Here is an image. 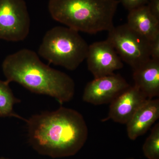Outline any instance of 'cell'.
Listing matches in <instances>:
<instances>
[{
    "instance_id": "8",
    "label": "cell",
    "mask_w": 159,
    "mask_h": 159,
    "mask_svg": "<svg viewBox=\"0 0 159 159\" xmlns=\"http://www.w3.org/2000/svg\"><path fill=\"white\" fill-rule=\"evenodd\" d=\"M86 59L89 71L94 78L114 74L123 67L122 59L107 40L89 46Z\"/></svg>"
},
{
    "instance_id": "15",
    "label": "cell",
    "mask_w": 159,
    "mask_h": 159,
    "mask_svg": "<svg viewBox=\"0 0 159 159\" xmlns=\"http://www.w3.org/2000/svg\"><path fill=\"white\" fill-rule=\"evenodd\" d=\"M149 0H119L122 6L129 11L142 6H146Z\"/></svg>"
},
{
    "instance_id": "12",
    "label": "cell",
    "mask_w": 159,
    "mask_h": 159,
    "mask_svg": "<svg viewBox=\"0 0 159 159\" xmlns=\"http://www.w3.org/2000/svg\"><path fill=\"white\" fill-rule=\"evenodd\" d=\"M126 24L149 41L159 35V20L151 14L147 5L129 11Z\"/></svg>"
},
{
    "instance_id": "17",
    "label": "cell",
    "mask_w": 159,
    "mask_h": 159,
    "mask_svg": "<svg viewBox=\"0 0 159 159\" xmlns=\"http://www.w3.org/2000/svg\"><path fill=\"white\" fill-rule=\"evenodd\" d=\"M147 6L151 14L159 20V0H149Z\"/></svg>"
},
{
    "instance_id": "14",
    "label": "cell",
    "mask_w": 159,
    "mask_h": 159,
    "mask_svg": "<svg viewBox=\"0 0 159 159\" xmlns=\"http://www.w3.org/2000/svg\"><path fill=\"white\" fill-rule=\"evenodd\" d=\"M144 155L148 159H159V123L152 129L143 145Z\"/></svg>"
},
{
    "instance_id": "16",
    "label": "cell",
    "mask_w": 159,
    "mask_h": 159,
    "mask_svg": "<svg viewBox=\"0 0 159 159\" xmlns=\"http://www.w3.org/2000/svg\"><path fill=\"white\" fill-rule=\"evenodd\" d=\"M150 53L152 59L159 60V35L150 41Z\"/></svg>"
},
{
    "instance_id": "4",
    "label": "cell",
    "mask_w": 159,
    "mask_h": 159,
    "mask_svg": "<svg viewBox=\"0 0 159 159\" xmlns=\"http://www.w3.org/2000/svg\"><path fill=\"white\" fill-rule=\"evenodd\" d=\"M89 46L78 31L57 26L46 32L38 53L50 63L73 71L86 59Z\"/></svg>"
},
{
    "instance_id": "9",
    "label": "cell",
    "mask_w": 159,
    "mask_h": 159,
    "mask_svg": "<svg viewBox=\"0 0 159 159\" xmlns=\"http://www.w3.org/2000/svg\"><path fill=\"white\" fill-rule=\"evenodd\" d=\"M147 99L136 87L130 86L111 102L108 116L102 121L111 119L117 123L126 124Z\"/></svg>"
},
{
    "instance_id": "3",
    "label": "cell",
    "mask_w": 159,
    "mask_h": 159,
    "mask_svg": "<svg viewBox=\"0 0 159 159\" xmlns=\"http://www.w3.org/2000/svg\"><path fill=\"white\" fill-rule=\"evenodd\" d=\"M118 0H49L48 10L55 20L75 31L94 34L110 31Z\"/></svg>"
},
{
    "instance_id": "5",
    "label": "cell",
    "mask_w": 159,
    "mask_h": 159,
    "mask_svg": "<svg viewBox=\"0 0 159 159\" xmlns=\"http://www.w3.org/2000/svg\"><path fill=\"white\" fill-rule=\"evenodd\" d=\"M107 40L121 58L133 70L151 59L150 41L134 31L127 24L108 31Z\"/></svg>"
},
{
    "instance_id": "6",
    "label": "cell",
    "mask_w": 159,
    "mask_h": 159,
    "mask_svg": "<svg viewBox=\"0 0 159 159\" xmlns=\"http://www.w3.org/2000/svg\"><path fill=\"white\" fill-rule=\"evenodd\" d=\"M30 19L24 0H0V40L19 42L29 35Z\"/></svg>"
},
{
    "instance_id": "18",
    "label": "cell",
    "mask_w": 159,
    "mask_h": 159,
    "mask_svg": "<svg viewBox=\"0 0 159 159\" xmlns=\"http://www.w3.org/2000/svg\"><path fill=\"white\" fill-rule=\"evenodd\" d=\"M0 159H9L5 158H0Z\"/></svg>"
},
{
    "instance_id": "7",
    "label": "cell",
    "mask_w": 159,
    "mask_h": 159,
    "mask_svg": "<svg viewBox=\"0 0 159 159\" xmlns=\"http://www.w3.org/2000/svg\"><path fill=\"white\" fill-rule=\"evenodd\" d=\"M130 86L119 74L94 78L86 85L83 100L95 105L111 103Z\"/></svg>"
},
{
    "instance_id": "2",
    "label": "cell",
    "mask_w": 159,
    "mask_h": 159,
    "mask_svg": "<svg viewBox=\"0 0 159 159\" xmlns=\"http://www.w3.org/2000/svg\"><path fill=\"white\" fill-rule=\"evenodd\" d=\"M2 69L9 84L17 83L32 93L53 97L61 104L74 97L75 85L73 79L46 65L31 50L21 49L8 55Z\"/></svg>"
},
{
    "instance_id": "11",
    "label": "cell",
    "mask_w": 159,
    "mask_h": 159,
    "mask_svg": "<svg viewBox=\"0 0 159 159\" xmlns=\"http://www.w3.org/2000/svg\"><path fill=\"white\" fill-rule=\"evenodd\" d=\"M135 87L148 99L159 96V60L149 59L133 70Z\"/></svg>"
},
{
    "instance_id": "10",
    "label": "cell",
    "mask_w": 159,
    "mask_h": 159,
    "mask_svg": "<svg viewBox=\"0 0 159 159\" xmlns=\"http://www.w3.org/2000/svg\"><path fill=\"white\" fill-rule=\"evenodd\" d=\"M159 118V99H147L126 124L129 138L135 140L144 134Z\"/></svg>"
},
{
    "instance_id": "13",
    "label": "cell",
    "mask_w": 159,
    "mask_h": 159,
    "mask_svg": "<svg viewBox=\"0 0 159 159\" xmlns=\"http://www.w3.org/2000/svg\"><path fill=\"white\" fill-rule=\"evenodd\" d=\"M20 102V100L15 97L9 83L0 80V118L14 117L26 122L27 119L16 113L13 110L15 104Z\"/></svg>"
},
{
    "instance_id": "1",
    "label": "cell",
    "mask_w": 159,
    "mask_h": 159,
    "mask_svg": "<svg viewBox=\"0 0 159 159\" xmlns=\"http://www.w3.org/2000/svg\"><path fill=\"white\" fill-rule=\"evenodd\" d=\"M31 145L39 153L52 157L74 155L85 144L88 129L80 113L60 107L33 115L27 120Z\"/></svg>"
},
{
    "instance_id": "19",
    "label": "cell",
    "mask_w": 159,
    "mask_h": 159,
    "mask_svg": "<svg viewBox=\"0 0 159 159\" xmlns=\"http://www.w3.org/2000/svg\"><path fill=\"white\" fill-rule=\"evenodd\" d=\"M134 159L133 158H128V159Z\"/></svg>"
}]
</instances>
